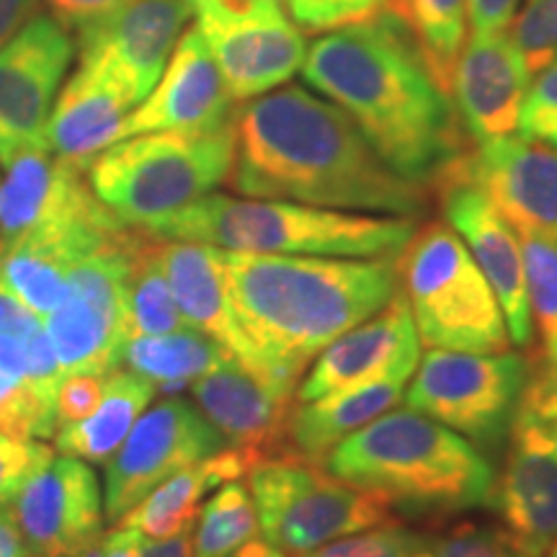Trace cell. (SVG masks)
I'll return each instance as SVG.
<instances>
[{"mask_svg": "<svg viewBox=\"0 0 557 557\" xmlns=\"http://www.w3.org/2000/svg\"><path fill=\"white\" fill-rule=\"evenodd\" d=\"M194 524H186L181 532L163 540H143L139 557H194Z\"/></svg>", "mask_w": 557, "mask_h": 557, "instance_id": "obj_46", "label": "cell"}, {"mask_svg": "<svg viewBox=\"0 0 557 557\" xmlns=\"http://www.w3.org/2000/svg\"><path fill=\"white\" fill-rule=\"evenodd\" d=\"M50 457L52 449L47 444L34 438H13L0 431V511H9L18 487Z\"/></svg>", "mask_w": 557, "mask_h": 557, "instance_id": "obj_41", "label": "cell"}, {"mask_svg": "<svg viewBox=\"0 0 557 557\" xmlns=\"http://www.w3.org/2000/svg\"><path fill=\"white\" fill-rule=\"evenodd\" d=\"M0 431L13 438L54 436V398L34 387L26 377L0 369Z\"/></svg>", "mask_w": 557, "mask_h": 557, "instance_id": "obj_35", "label": "cell"}, {"mask_svg": "<svg viewBox=\"0 0 557 557\" xmlns=\"http://www.w3.org/2000/svg\"><path fill=\"white\" fill-rule=\"evenodd\" d=\"M233 160L235 122L214 132H148L109 145L86 178L116 220L143 230L225 184Z\"/></svg>", "mask_w": 557, "mask_h": 557, "instance_id": "obj_6", "label": "cell"}, {"mask_svg": "<svg viewBox=\"0 0 557 557\" xmlns=\"http://www.w3.org/2000/svg\"><path fill=\"white\" fill-rule=\"evenodd\" d=\"M9 513L32 557H50L103 534V498L96 472L78 457L39 465L18 487Z\"/></svg>", "mask_w": 557, "mask_h": 557, "instance_id": "obj_18", "label": "cell"}, {"mask_svg": "<svg viewBox=\"0 0 557 557\" xmlns=\"http://www.w3.org/2000/svg\"><path fill=\"white\" fill-rule=\"evenodd\" d=\"M0 181V240L34 230L120 222L90 189L86 169L41 145L13 156Z\"/></svg>", "mask_w": 557, "mask_h": 557, "instance_id": "obj_19", "label": "cell"}, {"mask_svg": "<svg viewBox=\"0 0 557 557\" xmlns=\"http://www.w3.org/2000/svg\"><path fill=\"white\" fill-rule=\"evenodd\" d=\"M227 297L259 372L299 382L312 357L400 292L398 256L329 259L222 250Z\"/></svg>", "mask_w": 557, "mask_h": 557, "instance_id": "obj_3", "label": "cell"}, {"mask_svg": "<svg viewBox=\"0 0 557 557\" xmlns=\"http://www.w3.org/2000/svg\"><path fill=\"white\" fill-rule=\"evenodd\" d=\"M137 230L124 227L70 269L65 292L47 315L62 374H109L124 346V274Z\"/></svg>", "mask_w": 557, "mask_h": 557, "instance_id": "obj_11", "label": "cell"}, {"mask_svg": "<svg viewBox=\"0 0 557 557\" xmlns=\"http://www.w3.org/2000/svg\"><path fill=\"white\" fill-rule=\"evenodd\" d=\"M398 271L423 346L470 354L508 351L511 338L496 292L449 225L429 222L418 227L398 256Z\"/></svg>", "mask_w": 557, "mask_h": 557, "instance_id": "obj_7", "label": "cell"}, {"mask_svg": "<svg viewBox=\"0 0 557 557\" xmlns=\"http://www.w3.org/2000/svg\"><path fill=\"white\" fill-rule=\"evenodd\" d=\"M233 189L341 212L421 218L426 189L377 156L336 103L287 86L235 111Z\"/></svg>", "mask_w": 557, "mask_h": 557, "instance_id": "obj_1", "label": "cell"}, {"mask_svg": "<svg viewBox=\"0 0 557 557\" xmlns=\"http://www.w3.org/2000/svg\"><path fill=\"white\" fill-rule=\"evenodd\" d=\"M521 0H465L468 21L478 34H500L511 29Z\"/></svg>", "mask_w": 557, "mask_h": 557, "instance_id": "obj_43", "label": "cell"}, {"mask_svg": "<svg viewBox=\"0 0 557 557\" xmlns=\"http://www.w3.org/2000/svg\"><path fill=\"white\" fill-rule=\"evenodd\" d=\"M302 78L344 111L395 173L431 184L465 150L449 94L393 9L315 39Z\"/></svg>", "mask_w": 557, "mask_h": 557, "instance_id": "obj_2", "label": "cell"}, {"mask_svg": "<svg viewBox=\"0 0 557 557\" xmlns=\"http://www.w3.org/2000/svg\"><path fill=\"white\" fill-rule=\"evenodd\" d=\"M191 395L225 444L246 451L256 468L297 457L289 436L297 410L295 380L271 377L238 359H227L194 380Z\"/></svg>", "mask_w": 557, "mask_h": 557, "instance_id": "obj_16", "label": "cell"}, {"mask_svg": "<svg viewBox=\"0 0 557 557\" xmlns=\"http://www.w3.org/2000/svg\"><path fill=\"white\" fill-rule=\"evenodd\" d=\"M132 101L96 70L78 65L60 90L45 124V148L88 169L109 145L120 143Z\"/></svg>", "mask_w": 557, "mask_h": 557, "instance_id": "obj_26", "label": "cell"}, {"mask_svg": "<svg viewBox=\"0 0 557 557\" xmlns=\"http://www.w3.org/2000/svg\"><path fill=\"white\" fill-rule=\"evenodd\" d=\"M496 500L504 527L529 557H545L557 540V367L529 361Z\"/></svg>", "mask_w": 557, "mask_h": 557, "instance_id": "obj_9", "label": "cell"}, {"mask_svg": "<svg viewBox=\"0 0 557 557\" xmlns=\"http://www.w3.org/2000/svg\"><path fill=\"white\" fill-rule=\"evenodd\" d=\"M511 39L519 47L529 73H540L557 60V0H527L511 24Z\"/></svg>", "mask_w": 557, "mask_h": 557, "instance_id": "obj_37", "label": "cell"}, {"mask_svg": "<svg viewBox=\"0 0 557 557\" xmlns=\"http://www.w3.org/2000/svg\"><path fill=\"white\" fill-rule=\"evenodd\" d=\"M103 545H107V534H101V537H96V540L83 542V545L67 549V553L50 555V557H103Z\"/></svg>", "mask_w": 557, "mask_h": 557, "instance_id": "obj_50", "label": "cell"}, {"mask_svg": "<svg viewBox=\"0 0 557 557\" xmlns=\"http://www.w3.org/2000/svg\"><path fill=\"white\" fill-rule=\"evenodd\" d=\"M403 18L408 21L434 81L451 94V75L468 34L465 0H406Z\"/></svg>", "mask_w": 557, "mask_h": 557, "instance_id": "obj_32", "label": "cell"}, {"mask_svg": "<svg viewBox=\"0 0 557 557\" xmlns=\"http://www.w3.org/2000/svg\"><path fill=\"white\" fill-rule=\"evenodd\" d=\"M233 122L235 99L194 26L181 34L176 50L148 99L127 114L120 139L148 132H214Z\"/></svg>", "mask_w": 557, "mask_h": 557, "instance_id": "obj_22", "label": "cell"}, {"mask_svg": "<svg viewBox=\"0 0 557 557\" xmlns=\"http://www.w3.org/2000/svg\"><path fill=\"white\" fill-rule=\"evenodd\" d=\"M421 540L423 534L389 521V524L333 540L329 545L310 549L299 557H413Z\"/></svg>", "mask_w": 557, "mask_h": 557, "instance_id": "obj_38", "label": "cell"}, {"mask_svg": "<svg viewBox=\"0 0 557 557\" xmlns=\"http://www.w3.org/2000/svg\"><path fill=\"white\" fill-rule=\"evenodd\" d=\"M184 325L186 320L181 315L160 261L158 238L137 230L127 256V274H124V341L163 336Z\"/></svg>", "mask_w": 557, "mask_h": 557, "instance_id": "obj_31", "label": "cell"}, {"mask_svg": "<svg viewBox=\"0 0 557 557\" xmlns=\"http://www.w3.org/2000/svg\"><path fill=\"white\" fill-rule=\"evenodd\" d=\"M519 137L557 150V60L542 67L519 111Z\"/></svg>", "mask_w": 557, "mask_h": 557, "instance_id": "obj_40", "label": "cell"}, {"mask_svg": "<svg viewBox=\"0 0 557 557\" xmlns=\"http://www.w3.org/2000/svg\"><path fill=\"white\" fill-rule=\"evenodd\" d=\"M45 0H0V47L41 13Z\"/></svg>", "mask_w": 557, "mask_h": 557, "instance_id": "obj_45", "label": "cell"}, {"mask_svg": "<svg viewBox=\"0 0 557 557\" xmlns=\"http://www.w3.org/2000/svg\"><path fill=\"white\" fill-rule=\"evenodd\" d=\"M0 557H32L9 511H0Z\"/></svg>", "mask_w": 557, "mask_h": 557, "instance_id": "obj_48", "label": "cell"}, {"mask_svg": "<svg viewBox=\"0 0 557 557\" xmlns=\"http://www.w3.org/2000/svg\"><path fill=\"white\" fill-rule=\"evenodd\" d=\"M527 297L532 329H537L540 354L549 367H557V243L540 235H521Z\"/></svg>", "mask_w": 557, "mask_h": 557, "instance_id": "obj_34", "label": "cell"}, {"mask_svg": "<svg viewBox=\"0 0 557 557\" xmlns=\"http://www.w3.org/2000/svg\"><path fill=\"white\" fill-rule=\"evenodd\" d=\"M547 557H557V540H555V545L549 547V553H547Z\"/></svg>", "mask_w": 557, "mask_h": 557, "instance_id": "obj_53", "label": "cell"}, {"mask_svg": "<svg viewBox=\"0 0 557 557\" xmlns=\"http://www.w3.org/2000/svg\"><path fill=\"white\" fill-rule=\"evenodd\" d=\"M156 387L135 372L111 369L99 408L88 418L54 431L58 449L67 457H78L83 462L103 465L122 447L137 418L150 406Z\"/></svg>", "mask_w": 557, "mask_h": 557, "instance_id": "obj_29", "label": "cell"}, {"mask_svg": "<svg viewBox=\"0 0 557 557\" xmlns=\"http://www.w3.org/2000/svg\"><path fill=\"white\" fill-rule=\"evenodd\" d=\"M107 387V374L94 372H70L60 380L58 398H54V413H58V429L73 426L99 408Z\"/></svg>", "mask_w": 557, "mask_h": 557, "instance_id": "obj_42", "label": "cell"}, {"mask_svg": "<svg viewBox=\"0 0 557 557\" xmlns=\"http://www.w3.org/2000/svg\"><path fill=\"white\" fill-rule=\"evenodd\" d=\"M413 557H529L513 534L498 524H462L423 537Z\"/></svg>", "mask_w": 557, "mask_h": 557, "instance_id": "obj_36", "label": "cell"}, {"mask_svg": "<svg viewBox=\"0 0 557 557\" xmlns=\"http://www.w3.org/2000/svg\"><path fill=\"white\" fill-rule=\"evenodd\" d=\"M124 227V222L50 227L3 243L0 284L34 315H50L65 292L70 269L103 243L116 238Z\"/></svg>", "mask_w": 557, "mask_h": 557, "instance_id": "obj_24", "label": "cell"}, {"mask_svg": "<svg viewBox=\"0 0 557 557\" xmlns=\"http://www.w3.org/2000/svg\"><path fill=\"white\" fill-rule=\"evenodd\" d=\"M434 186L438 189L444 220L462 238L496 292L508 338L519 348H529L534 329L532 315H529L524 256H521L517 230L508 225L485 194L468 181L442 173L434 178Z\"/></svg>", "mask_w": 557, "mask_h": 557, "instance_id": "obj_21", "label": "cell"}, {"mask_svg": "<svg viewBox=\"0 0 557 557\" xmlns=\"http://www.w3.org/2000/svg\"><path fill=\"white\" fill-rule=\"evenodd\" d=\"M289 18L308 34H329L361 24L389 9V0H282Z\"/></svg>", "mask_w": 557, "mask_h": 557, "instance_id": "obj_39", "label": "cell"}, {"mask_svg": "<svg viewBox=\"0 0 557 557\" xmlns=\"http://www.w3.org/2000/svg\"><path fill=\"white\" fill-rule=\"evenodd\" d=\"M0 253H3V240H0Z\"/></svg>", "mask_w": 557, "mask_h": 557, "instance_id": "obj_54", "label": "cell"}, {"mask_svg": "<svg viewBox=\"0 0 557 557\" xmlns=\"http://www.w3.org/2000/svg\"><path fill=\"white\" fill-rule=\"evenodd\" d=\"M416 230L413 218L207 194L171 218L143 227V233L160 240L205 243L235 253L385 259L400 256Z\"/></svg>", "mask_w": 557, "mask_h": 557, "instance_id": "obj_5", "label": "cell"}, {"mask_svg": "<svg viewBox=\"0 0 557 557\" xmlns=\"http://www.w3.org/2000/svg\"><path fill=\"white\" fill-rule=\"evenodd\" d=\"M323 468L421 517L493 504L496 470L475 444L416 410H387L346 436Z\"/></svg>", "mask_w": 557, "mask_h": 557, "instance_id": "obj_4", "label": "cell"}, {"mask_svg": "<svg viewBox=\"0 0 557 557\" xmlns=\"http://www.w3.org/2000/svg\"><path fill=\"white\" fill-rule=\"evenodd\" d=\"M529 78L532 73L511 34H470L451 75V94L475 145L517 132Z\"/></svg>", "mask_w": 557, "mask_h": 557, "instance_id": "obj_23", "label": "cell"}, {"mask_svg": "<svg viewBox=\"0 0 557 557\" xmlns=\"http://www.w3.org/2000/svg\"><path fill=\"white\" fill-rule=\"evenodd\" d=\"M529 374L519 354H470L431 348L403 395L406 408L457 431L478 449L508 442L517 403Z\"/></svg>", "mask_w": 557, "mask_h": 557, "instance_id": "obj_10", "label": "cell"}, {"mask_svg": "<svg viewBox=\"0 0 557 557\" xmlns=\"http://www.w3.org/2000/svg\"><path fill=\"white\" fill-rule=\"evenodd\" d=\"M259 534V513L248 487L233 480L199 508L194 557H230Z\"/></svg>", "mask_w": 557, "mask_h": 557, "instance_id": "obj_33", "label": "cell"}, {"mask_svg": "<svg viewBox=\"0 0 557 557\" xmlns=\"http://www.w3.org/2000/svg\"><path fill=\"white\" fill-rule=\"evenodd\" d=\"M189 3L197 9V5H205V3H222V5H246V3H253V0H189Z\"/></svg>", "mask_w": 557, "mask_h": 557, "instance_id": "obj_51", "label": "cell"}, {"mask_svg": "<svg viewBox=\"0 0 557 557\" xmlns=\"http://www.w3.org/2000/svg\"><path fill=\"white\" fill-rule=\"evenodd\" d=\"M225 447V438L194 403L176 395L160 400L137 418L109 459L103 517L116 524L163 480Z\"/></svg>", "mask_w": 557, "mask_h": 557, "instance_id": "obj_14", "label": "cell"}, {"mask_svg": "<svg viewBox=\"0 0 557 557\" xmlns=\"http://www.w3.org/2000/svg\"><path fill=\"white\" fill-rule=\"evenodd\" d=\"M227 359L235 357L225 346L191 325L163 336L127 338L120 354V364H127L129 372L148 380L156 393L160 389L169 395L186 389L194 380Z\"/></svg>", "mask_w": 557, "mask_h": 557, "instance_id": "obj_30", "label": "cell"}, {"mask_svg": "<svg viewBox=\"0 0 557 557\" xmlns=\"http://www.w3.org/2000/svg\"><path fill=\"white\" fill-rule=\"evenodd\" d=\"M230 557H287L282 553V549H276L274 545H269L267 540H248L246 545L235 549Z\"/></svg>", "mask_w": 557, "mask_h": 557, "instance_id": "obj_49", "label": "cell"}, {"mask_svg": "<svg viewBox=\"0 0 557 557\" xmlns=\"http://www.w3.org/2000/svg\"><path fill=\"white\" fill-rule=\"evenodd\" d=\"M191 13L189 0H120L75 32L78 65L101 73L137 107L158 86Z\"/></svg>", "mask_w": 557, "mask_h": 557, "instance_id": "obj_13", "label": "cell"}, {"mask_svg": "<svg viewBox=\"0 0 557 557\" xmlns=\"http://www.w3.org/2000/svg\"><path fill=\"white\" fill-rule=\"evenodd\" d=\"M253 468V459L238 447H225L214 451V455L199 459V462H194L189 468L178 470L176 475L163 480L135 508H129L116 521V527L137 529L148 540L171 537V534L181 532L186 524L197 521V513L201 508L199 504L209 491L250 475Z\"/></svg>", "mask_w": 557, "mask_h": 557, "instance_id": "obj_27", "label": "cell"}, {"mask_svg": "<svg viewBox=\"0 0 557 557\" xmlns=\"http://www.w3.org/2000/svg\"><path fill=\"white\" fill-rule=\"evenodd\" d=\"M263 540L284 555H305L333 540L395 521L377 493L338 480L302 457H284L250 472Z\"/></svg>", "mask_w": 557, "mask_h": 557, "instance_id": "obj_8", "label": "cell"}, {"mask_svg": "<svg viewBox=\"0 0 557 557\" xmlns=\"http://www.w3.org/2000/svg\"><path fill=\"white\" fill-rule=\"evenodd\" d=\"M139 545H143V534L137 529L116 527L107 534L103 557H139Z\"/></svg>", "mask_w": 557, "mask_h": 557, "instance_id": "obj_47", "label": "cell"}, {"mask_svg": "<svg viewBox=\"0 0 557 557\" xmlns=\"http://www.w3.org/2000/svg\"><path fill=\"white\" fill-rule=\"evenodd\" d=\"M50 5L52 16L70 32H78L81 26L90 24L103 13L114 9L120 0H45Z\"/></svg>", "mask_w": 557, "mask_h": 557, "instance_id": "obj_44", "label": "cell"}, {"mask_svg": "<svg viewBox=\"0 0 557 557\" xmlns=\"http://www.w3.org/2000/svg\"><path fill=\"white\" fill-rule=\"evenodd\" d=\"M442 173L483 191L519 235H540L557 243L555 148L524 137H500L475 145V150H462L438 176Z\"/></svg>", "mask_w": 557, "mask_h": 557, "instance_id": "obj_17", "label": "cell"}, {"mask_svg": "<svg viewBox=\"0 0 557 557\" xmlns=\"http://www.w3.org/2000/svg\"><path fill=\"white\" fill-rule=\"evenodd\" d=\"M406 385L408 380L393 377L297 406L289 431L297 457L323 465L346 436L400 406Z\"/></svg>", "mask_w": 557, "mask_h": 557, "instance_id": "obj_28", "label": "cell"}, {"mask_svg": "<svg viewBox=\"0 0 557 557\" xmlns=\"http://www.w3.org/2000/svg\"><path fill=\"white\" fill-rule=\"evenodd\" d=\"M403 5H406V0H389V9L398 13V16H403Z\"/></svg>", "mask_w": 557, "mask_h": 557, "instance_id": "obj_52", "label": "cell"}, {"mask_svg": "<svg viewBox=\"0 0 557 557\" xmlns=\"http://www.w3.org/2000/svg\"><path fill=\"white\" fill-rule=\"evenodd\" d=\"M197 29L235 101L259 99L302 70L308 41L282 0L197 5Z\"/></svg>", "mask_w": 557, "mask_h": 557, "instance_id": "obj_12", "label": "cell"}, {"mask_svg": "<svg viewBox=\"0 0 557 557\" xmlns=\"http://www.w3.org/2000/svg\"><path fill=\"white\" fill-rule=\"evenodd\" d=\"M418 361L421 338L408 299L398 292L380 312L354 325L318 354L308 377L297 387V403H310L382 380H410Z\"/></svg>", "mask_w": 557, "mask_h": 557, "instance_id": "obj_20", "label": "cell"}, {"mask_svg": "<svg viewBox=\"0 0 557 557\" xmlns=\"http://www.w3.org/2000/svg\"><path fill=\"white\" fill-rule=\"evenodd\" d=\"M158 250L186 325L214 338L240 364L259 372L253 351L235 323L233 305L227 297L225 267H222V248L158 238Z\"/></svg>", "mask_w": 557, "mask_h": 557, "instance_id": "obj_25", "label": "cell"}, {"mask_svg": "<svg viewBox=\"0 0 557 557\" xmlns=\"http://www.w3.org/2000/svg\"><path fill=\"white\" fill-rule=\"evenodd\" d=\"M75 58V39L52 13H37L0 47V165L45 145V124Z\"/></svg>", "mask_w": 557, "mask_h": 557, "instance_id": "obj_15", "label": "cell"}]
</instances>
